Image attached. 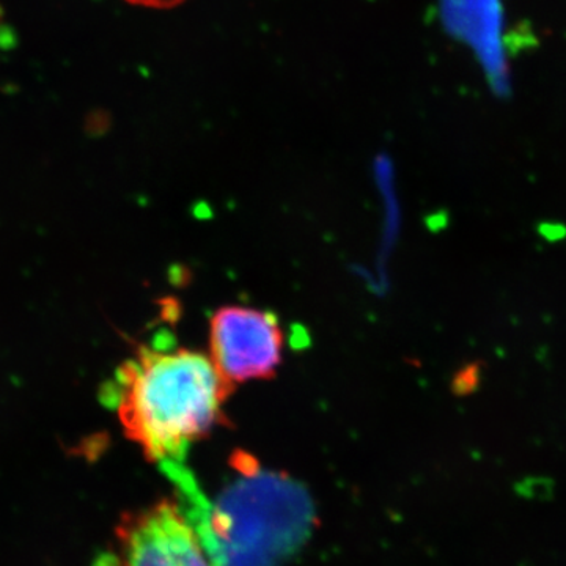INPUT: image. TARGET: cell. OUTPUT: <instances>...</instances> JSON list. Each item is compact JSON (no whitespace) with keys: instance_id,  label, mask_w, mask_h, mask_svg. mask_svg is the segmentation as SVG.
Here are the masks:
<instances>
[{"instance_id":"obj_7","label":"cell","mask_w":566,"mask_h":566,"mask_svg":"<svg viewBox=\"0 0 566 566\" xmlns=\"http://www.w3.org/2000/svg\"><path fill=\"white\" fill-rule=\"evenodd\" d=\"M547 240L549 241H556L560 240V238H564L565 229L564 226H543V229L539 230Z\"/></svg>"},{"instance_id":"obj_2","label":"cell","mask_w":566,"mask_h":566,"mask_svg":"<svg viewBox=\"0 0 566 566\" xmlns=\"http://www.w3.org/2000/svg\"><path fill=\"white\" fill-rule=\"evenodd\" d=\"M233 389L207 354L142 346L118 371L114 406L126 436L164 469L186 464L191 447L226 423Z\"/></svg>"},{"instance_id":"obj_1","label":"cell","mask_w":566,"mask_h":566,"mask_svg":"<svg viewBox=\"0 0 566 566\" xmlns=\"http://www.w3.org/2000/svg\"><path fill=\"white\" fill-rule=\"evenodd\" d=\"M230 463L237 475L214 501L188 465L163 474L211 566H282L314 531L311 495L292 476L264 471L249 453H234Z\"/></svg>"},{"instance_id":"obj_6","label":"cell","mask_w":566,"mask_h":566,"mask_svg":"<svg viewBox=\"0 0 566 566\" xmlns=\"http://www.w3.org/2000/svg\"><path fill=\"white\" fill-rule=\"evenodd\" d=\"M134 6L150 7V9H172L180 6L185 0H126Z\"/></svg>"},{"instance_id":"obj_5","label":"cell","mask_w":566,"mask_h":566,"mask_svg":"<svg viewBox=\"0 0 566 566\" xmlns=\"http://www.w3.org/2000/svg\"><path fill=\"white\" fill-rule=\"evenodd\" d=\"M483 364L471 363L458 370L452 379V392L457 397H469L479 390Z\"/></svg>"},{"instance_id":"obj_4","label":"cell","mask_w":566,"mask_h":566,"mask_svg":"<svg viewBox=\"0 0 566 566\" xmlns=\"http://www.w3.org/2000/svg\"><path fill=\"white\" fill-rule=\"evenodd\" d=\"M96 566H211L177 502L164 501L126 516L117 549Z\"/></svg>"},{"instance_id":"obj_3","label":"cell","mask_w":566,"mask_h":566,"mask_svg":"<svg viewBox=\"0 0 566 566\" xmlns=\"http://www.w3.org/2000/svg\"><path fill=\"white\" fill-rule=\"evenodd\" d=\"M283 344L281 323L271 312L226 305L211 316L210 359L232 386L273 378L282 364Z\"/></svg>"}]
</instances>
